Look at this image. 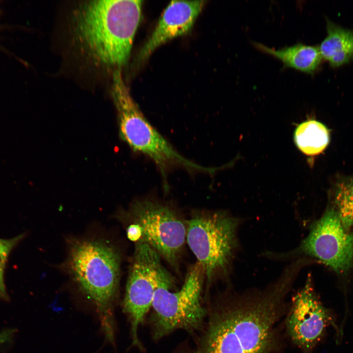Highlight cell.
<instances>
[{
	"instance_id": "obj_2",
	"label": "cell",
	"mask_w": 353,
	"mask_h": 353,
	"mask_svg": "<svg viewBox=\"0 0 353 353\" xmlns=\"http://www.w3.org/2000/svg\"><path fill=\"white\" fill-rule=\"evenodd\" d=\"M142 1H83L73 10L72 42L92 64L121 70L127 63L139 25Z\"/></svg>"
},
{
	"instance_id": "obj_11",
	"label": "cell",
	"mask_w": 353,
	"mask_h": 353,
	"mask_svg": "<svg viewBox=\"0 0 353 353\" xmlns=\"http://www.w3.org/2000/svg\"><path fill=\"white\" fill-rule=\"evenodd\" d=\"M204 0L172 1L163 11L154 30L144 45L138 60H146L158 47L188 33L202 10Z\"/></svg>"
},
{
	"instance_id": "obj_9",
	"label": "cell",
	"mask_w": 353,
	"mask_h": 353,
	"mask_svg": "<svg viewBox=\"0 0 353 353\" xmlns=\"http://www.w3.org/2000/svg\"><path fill=\"white\" fill-rule=\"evenodd\" d=\"M295 253L317 259L338 273L348 271L353 260V234L343 227L333 207L311 226Z\"/></svg>"
},
{
	"instance_id": "obj_5",
	"label": "cell",
	"mask_w": 353,
	"mask_h": 353,
	"mask_svg": "<svg viewBox=\"0 0 353 353\" xmlns=\"http://www.w3.org/2000/svg\"><path fill=\"white\" fill-rule=\"evenodd\" d=\"M203 271L198 263L187 275L180 290L170 291L169 277L157 288L152 301L151 318L153 339L157 341L177 329L190 333L202 329L207 310L201 303Z\"/></svg>"
},
{
	"instance_id": "obj_16",
	"label": "cell",
	"mask_w": 353,
	"mask_h": 353,
	"mask_svg": "<svg viewBox=\"0 0 353 353\" xmlns=\"http://www.w3.org/2000/svg\"><path fill=\"white\" fill-rule=\"evenodd\" d=\"M20 235L9 239L0 238V298L7 299L4 281V273L8 255L15 245L21 239Z\"/></svg>"
},
{
	"instance_id": "obj_3",
	"label": "cell",
	"mask_w": 353,
	"mask_h": 353,
	"mask_svg": "<svg viewBox=\"0 0 353 353\" xmlns=\"http://www.w3.org/2000/svg\"><path fill=\"white\" fill-rule=\"evenodd\" d=\"M112 95L121 137L133 151L152 160L164 179L168 171L175 167L190 172L204 171V167L179 154L147 120L131 97L121 70L113 73Z\"/></svg>"
},
{
	"instance_id": "obj_15",
	"label": "cell",
	"mask_w": 353,
	"mask_h": 353,
	"mask_svg": "<svg viewBox=\"0 0 353 353\" xmlns=\"http://www.w3.org/2000/svg\"><path fill=\"white\" fill-rule=\"evenodd\" d=\"M333 203L343 227L349 231L353 227V175L343 177L335 183Z\"/></svg>"
},
{
	"instance_id": "obj_13",
	"label": "cell",
	"mask_w": 353,
	"mask_h": 353,
	"mask_svg": "<svg viewBox=\"0 0 353 353\" xmlns=\"http://www.w3.org/2000/svg\"><path fill=\"white\" fill-rule=\"evenodd\" d=\"M327 36L319 46L323 59L332 67L353 59V31L327 20Z\"/></svg>"
},
{
	"instance_id": "obj_7",
	"label": "cell",
	"mask_w": 353,
	"mask_h": 353,
	"mask_svg": "<svg viewBox=\"0 0 353 353\" xmlns=\"http://www.w3.org/2000/svg\"><path fill=\"white\" fill-rule=\"evenodd\" d=\"M159 255L147 244L136 243L123 303L124 311L131 324L132 344L141 349L139 326L152 306L159 284L170 277L162 267Z\"/></svg>"
},
{
	"instance_id": "obj_1",
	"label": "cell",
	"mask_w": 353,
	"mask_h": 353,
	"mask_svg": "<svg viewBox=\"0 0 353 353\" xmlns=\"http://www.w3.org/2000/svg\"><path fill=\"white\" fill-rule=\"evenodd\" d=\"M295 276L286 270L267 290L211 306L202 333L182 353H269L275 345V326Z\"/></svg>"
},
{
	"instance_id": "obj_12",
	"label": "cell",
	"mask_w": 353,
	"mask_h": 353,
	"mask_svg": "<svg viewBox=\"0 0 353 353\" xmlns=\"http://www.w3.org/2000/svg\"><path fill=\"white\" fill-rule=\"evenodd\" d=\"M253 45L258 50L280 60L285 67L307 74L316 72L323 59L319 47L298 43L276 50L256 42Z\"/></svg>"
},
{
	"instance_id": "obj_10",
	"label": "cell",
	"mask_w": 353,
	"mask_h": 353,
	"mask_svg": "<svg viewBox=\"0 0 353 353\" xmlns=\"http://www.w3.org/2000/svg\"><path fill=\"white\" fill-rule=\"evenodd\" d=\"M331 324L334 325L330 314L316 295L309 278L292 298L286 320L288 333L297 345L310 351Z\"/></svg>"
},
{
	"instance_id": "obj_4",
	"label": "cell",
	"mask_w": 353,
	"mask_h": 353,
	"mask_svg": "<svg viewBox=\"0 0 353 353\" xmlns=\"http://www.w3.org/2000/svg\"><path fill=\"white\" fill-rule=\"evenodd\" d=\"M69 266L76 281L96 305L106 337L113 342V304L119 272L118 254L101 243L78 241L71 248Z\"/></svg>"
},
{
	"instance_id": "obj_8",
	"label": "cell",
	"mask_w": 353,
	"mask_h": 353,
	"mask_svg": "<svg viewBox=\"0 0 353 353\" xmlns=\"http://www.w3.org/2000/svg\"><path fill=\"white\" fill-rule=\"evenodd\" d=\"M131 215L139 231L137 243L147 244L175 264L186 236V227L176 213L164 204L144 200L132 204Z\"/></svg>"
},
{
	"instance_id": "obj_14",
	"label": "cell",
	"mask_w": 353,
	"mask_h": 353,
	"mask_svg": "<svg viewBox=\"0 0 353 353\" xmlns=\"http://www.w3.org/2000/svg\"><path fill=\"white\" fill-rule=\"evenodd\" d=\"M330 134L328 128L315 120L304 121L297 127L294 141L298 149L308 156L322 153L328 146Z\"/></svg>"
},
{
	"instance_id": "obj_6",
	"label": "cell",
	"mask_w": 353,
	"mask_h": 353,
	"mask_svg": "<svg viewBox=\"0 0 353 353\" xmlns=\"http://www.w3.org/2000/svg\"><path fill=\"white\" fill-rule=\"evenodd\" d=\"M238 220L223 212H202L188 221L186 239L207 280L227 267L236 246Z\"/></svg>"
}]
</instances>
